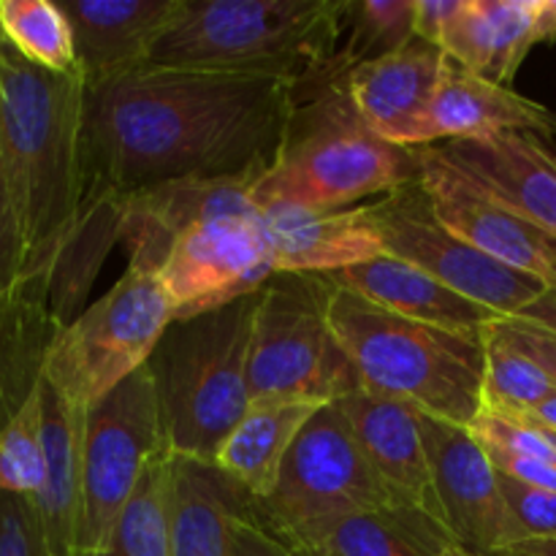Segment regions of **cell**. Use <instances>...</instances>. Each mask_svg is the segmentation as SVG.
<instances>
[{
  "instance_id": "1",
  "label": "cell",
  "mask_w": 556,
  "mask_h": 556,
  "mask_svg": "<svg viewBox=\"0 0 556 556\" xmlns=\"http://www.w3.org/2000/svg\"><path fill=\"white\" fill-rule=\"evenodd\" d=\"M288 76L139 68L85 81V199L177 179H250L275 163L296 112Z\"/></svg>"
},
{
  "instance_id": "2",
  "label": "cell",
  "mask_w": 556,
  "mask_h": 556,
  "mask_svg": "<svg viewBox=\"0 0 556 556\" xmlns=\"http://www.w3.org/2000/svg\"><path fill=\"white\" fill-rule=\"evenodd\" d=\"M81 117L85 76L33 65L0 36V155L25 250L20 296L38 291L79 223Z\"/></svg>"
},
{
  "instance_id": "3",
  "label": "cell",
  "mask_w": 556,
  "mask_h": 556,
  "mask_svg": "<svg viewBox=\"0 0 556 556\" xmlns=\"http://www.w3.org/2000/svg\"><path fill=\"white\" fill-rule=\"evenodd\" d=\"M348 0H182L144 65L334 81Z\"/></svg>"
},
{
  "instance_id": "4",
  "label": "cell",
  "mask_w": 556,
  "mask_h": 556,
  "mask_svg": "<svg viewBox=\"0 0 556 556\" xmlns=\"http://www.w3.org/2000/svg\"><path fill=\"white\" fill-rule=\"evenodd\" d=\"M416 150L394 147L353 112L342 81L304 85L275 163L250 182L255 206L353 210L416 182Z\"/></svg>"
},
{
  "instance_id": "5",
  "label": "cell",
  "mask_w": 556,
  "mask_h": 556,
  "mask_svg": "<svg viewBox=\"0 0 556 556\" xmlns=\"http://www.w3.org/2000/svg\"><path fill=\"white\" fill-rule=\"evenodd\" d=\"M329 318L367 391L459 427H470L481 416L483 331H454L402 318L334 282Z\"/></svg>"
},
{
  "instance_id": "6",
  "label": "cell",
  "mask_w": 556,
  "mask_h": 556,
  "mask_svg": "<svg viewBox=\"0 0 556 556\" xmlns=\"http://www.w3.org/2000/svg\"><path fill=\"white\" fill-rule=\"evenodd\" d=\"M258 293L172 320L147 362L168 451L215 462L250 410L248 364Z\"/></svg>"
},
{
  "instance_id": "7",
  "label": "cell",
  "mask_w": 556,
  "mask_h": 556,
  "mask_svg": "<svg viewBox=\"0 0 556 556\" xmlns=\"http://www.w3.org/2000/svg\"><path fill=\"white\" fill-rule=\"evenodd\" d=\"M324 275L275 271L258 291L250 340V405H334L362 391V378L329 318Z\"/></svg>"
},
{
  "instance_id": "8",
  "label": "cell",
  "mask_w": 556,
  "mask_h": 556,
  "mask_svg": "<svg viewBox=\"0 0 556 556\" xmlns=\"http://www.w3.org/2000/svg\"><path fill=\"white\" fill-rule=\"evenodd\" d=\"M391 505L405 503L369 465L340 407L324 405L288 451L271 492L253 503V516L315 554L331 527Z\"/></svg>"
},
{
  "instance_id": "9",
  "label": "cell",
  "mask_w": 556,
  "mask_h": 556,
  "mask_svg": "<svg viewBox=\"0 0 556 556\" xmlns=\"http://www.w3.org/2000/svg\"><path fill=\"white\" fill-rule=\"evenodd\" d=\"M174 320L157 271L128 266L106 296L49 337L38 375L76 407H90L147 367Z\"/></svg>"
},
{
  "instance_id": "10",
  "label": "cell",
  "mask_w": 556,
  "mask_h": 556,
  "mask_svg": "<svg viewBox=\"0 0 556 556\" xmlns=\"http://www.w3.org/2000/svg\"><path fill=\"white\" fill-rule=\"evenodd\" d=\"M172 454L150 372L139 369L85 413L76 554L103 546L152 459Z\"/></svg>"
},
{
  "instance_id": "11",
  "label": "cell",
  "mask_w": 556,
  "mask_h": 556,
  "mask_svg": "<svg viewBox=\"0 0 556 556\" xmlns=\"http://www.w3.org/2000/svg\"><path fill=\"white\" fill-rule=\"evenodd\" d=\"M367 212L378 226L386 255L418 266L500 318H516L548 291L538 277L500 264L451 233L434 217L418 179L383 199L369 201Z\"/></svg>"
},
{
  "instance_id": "12",
  "label": "cell",
  "mask_w": 556,
  "mask_h": 556,
  "mask_svg": "<svg viewBox=\"0 0 556 556\" xmlns=\"http://www.w3.org/2000/svg\"><path fill=\"white\" fill-rule=\"evenodd\" d=\"M275 275L264 217H210L185 228L168 248L157 280L172 302L174 320L212 313L253 296Z\"/></svg>"
},
{
  "instance_id": "13",
  "label": "cell",
  "mask_w": 556,
  "mask_h": 556,
  "mask_svg": "<svg viewBox=\"0 0 556 556\" xmlns=\"http://www.w3.org/2000/svg\"><path fill=\"white\" fill-rule=\"evenodd\" d=\"M418 185L434 217L489 258L525 271L556 291V242L462 172L438 147H416Z\"/></svg>"
},
{
  "instance_id": "14",
  "label": "cell",
  "mask_w": 556,
  "mask_h": 556,
  "mask_svg": "<svg viewBox=\"0 0 556 556\" xmlns=\"http://www.w3.org/2000/svg\"><path fill=\"white\" fill-rule=\"evenodd\" d=\"M434 494L445 530L472 556H497L519 543L508 505L500 492V472L483 445L459 424L416 410Z\"/></svg>"
},
{
  "instance_id": "15",
  "label": "cell",
  "mask_w": 556,
  "mask_h": 556,
  "mask_svg": "<svg viewBox=\"0 0 556 556\" xmlns=\"http://www.w3.org/2000/svg\"><path fill=\"white\" fill-rule=\"evenodd\" d=\"M445 52L413 38L407 47L353 68L342 79L353 112L380 139L416 150L424 144L427 117L438 96Z\"/></svg>"
},
{
  "instance_id": "16",
  "label": "cell",
  "mask_w": 556,
  "mask_h": 556,
  "mask_svg": "<svg viewBox=\"0 0 556 556\" xmlns=\"http://www.w3.org/2000/svg\"><path fill=\"white\" fill-rule=\"evenodd\" d=\"M250 179H177L119 199V237L128 266L157 271L174 239L210 217L258 215Z\"/></svg>"
},
{
  "instance_id": "17",
  "label": "cell",
  "mask_w": 556,
  "mask_h": 556,
  "mask_svg": "<svg viewBox=\"0 0 556 556\" xmlns=\"http://www.w3.org/2000/svg\"><path fill=\"white\" fill-rule=\"evenodd\" d=\"M556 41V0H462L440 49L470 74L510 87L532 47Z\"/></svg>"
},
{
  "instance_id": "18",
  "label": "cell",
  "mask_w": 556,
  "mask_h": 556,
  "mask_svg": "<svg viewBox=\"0 0 556 556\" xmlns=\"http://www.w3.org/2000/svg\"><path fill=\"white\" fill-rule=\"evenodd\" d=\"M434 147L556 242V147L543 136L494 134Z\"/></svg>"
},
{
  "instance_id": "19",
  "label": "cell",
  "mask_w": 556,
  "mask_h": 556,
  "mask_svg": "<svg viewBox=\"0 0 556 556\" xmlns=\"http://www.w3.org/2000/svg\"><path fill=\"white\" fill-rule=\"evenodd\" d=\"M334 405L351 424L358 445L364 448L375 472L386 481V486L405 505L443 521L416 407L391 400V396L372 394L367 389L356 391Z\"/></svg>"
},
{
  "instance_id": "20",
  "label": "cell",
  "mask_w": 556,
  "mask_h": 556,
  "mask_svg": "<svg viewBox=\"0 0 556 556\" xmlns=\"http://www.w3.org/2000/svg\"><path fill=\"white\" fill-rule=\"evenodd\" d=\"M275 271L334 275L386 255L367 204L340 212H309L299 206L261 210Z\"/></svg>"
},
{
  "instance_id": "21",
  "label": "cell",
  "mask_w": 556,
  "mask_h": 556,
  "mask_svg": "<svg viewBox=\"0 0 556 556\" xmlns=\"http://www.w3.org/2000/svg\"><path fill=\"white\" fill-rule=\"evenodd\" d=\"M253 503V494L215 462L172 454L166 497L172 556H231L233 525Z\"/></svg>"
},
{
  "instance_id": "22",
  "label": "cell",
  "mask_w": 556,
  "mask_h": 556,
  "mask_svg": "<svg viewBox=\"0 0 556 556\" xmlns=\"http://www.w3.org/2000/svg\"><path fill=\"white\" fill-rule=\"evenodd\" d=\"M494 134L556 136V112L543 103L481 79L445 58L438 96L427 117L424 144H445L459 139H481Z\"/></svg>"
},
{
  "instance_id": "23",
  "label": "cell",
  "mask_w": 556,
  "mask_h": 556,
  "mask_svg": "<svg viewBox=\"0 0 556 556\" xmlns=\"http://www.w3.org/2000/svg\"><path fill=\"white\" fill-rule=\"evenodd\" d=\"M179 5L182 0H63L85 81L144 65Z\"/></svg>"
},
{
  "instance_id": "24",
  "label": "cell",
  "mask_w": 556,
  "mask_h": 556,
  "mask_svg": "<svg viewBox=\"0 0 556 556\" xmlns=\"http://www.w3.org/2000/svg\"><path fill=\"white\" fill-rule=\"evenodd\" d=\"M337 288H348L356 296L421 324L443 326L454 331H483L500 318L483 304L462 296L454 288L443 286L418 266L394 255H380L367 264L324 275Z\"/></svg>"
},
{
  "instance_id": "25",
  "label": "cell",
  "mask_w": 556,
  "mask_h": 556,
  "mask_svg": "<svg viewBox=\"0 0 556 556\" xmlns=\"http://www.w3.org/2000/svg\"><path fill=\"white\" fill-rule=\"evenodd\" d=\"M43 410V456L47 478L33 497L41 516L52 556H76V532L81 514V445L85 407L71 405L38 375Z\"/></svg>"
},
{
  "instance_id": "26",
  "label": "cell",
  "mask_w": 556,
  "mask_h": 556,
  "mask_svg": "<svg viewBox=\"0 0 556 556\" xmlns=\"http://www.w3.org/2000/svg\"><path fill=\"white\" fill-rule=\"evenodd\" d=\"M119 237L117 195H90L81 206L79 223L60 248L52 269L36 291V304L52 324V337L81 315V302L90 293L92 280L109 250Z\"/></svg>"
},
{
  "instance_id": "27",
  "label": "cell",
  "mask_w": 556,
  "mask_h": 556,
  "mask_svg": "<svg viewBox=\"0 0 556 556\" xmlns=\"http://www.w3.org/2000/svg\"><path fill=\"white\" fill-rule=\"evenodd\" d=\"M320 407L324 405L309 402L250 405L242 421L223 443L220 454L215 456V465L237 478L255 500H264L280 476L288 451Z\"/></svg>"
},
{
  "instance_id": "28",
  "label": "cell",
  "mask_w": 556,
  "mask_h": 556,
  "mask_svg": "<svg viewBox=\"0 0 556 556\" xmlns=\"http://www.w3.org/2000/svg\"><path fill=\"white\" fill-rule=\"evenodd\" d=\"M454 538L443 521L410 505L364 510L331 527L318 556H445Z\"/></svg>"
},
{
  "instance_id": "29",
  "label": "cell",
  "mask_w": 556,
  "mask_h": 556,
  "mask_svg": "<svg viewBox=\"0 0 556 556\" xmlns=\"http://www.w3.org/2000/svg\"><path fill=\"white\" fill-rule=\"evenodd\" d=\"M413 38L416 0H348L331 76L342 81L353 68L407 47Z\"/></svg>"
},
{
  "instance_id": "30",
  "label": "cell",
  "mask_w": 556,
  "mask_h": 556,
  "mask_svg": "<svg viewBox=\"0 0 556 556\" xmlns=\"http://www.w3.org/2000/svg\"><path fill=\"white\" fill-rule=\"evenodd\" d=\"M0 36L33 65L79 74L68 16L52 0H0Z\"/></svg>"
},
{
  "instance_id": "31",
  "label": "cell",
  "mask_w": 556,
  "mask_h": 556,
  "mask_svg": "<svg viewBox=\"0 0 556 556\" xmlns=\"http://www.w3.org/2000/svg\"><path fill=\"white\" fill-rule=\"evenodd\" d=\"M168 462L172 454L150 462L106 543L76 556H172L166 519Z\"/></svg>"
},
{
  "instance_id": "32",
  "label": "cell",
  "mask_w": 556,
  "mask_h": 556,
  "mask_svg": "<svg viewBox=\"0 0 556 556\" xmlns=\"http://www.w3.org/2000/svg\"><path fill=\"white\" fill-rule=\"evenodd\" d=\"M47 478L41 386H30L9 421L0 427V492L36 497Z\"/></svg>"
},
{
  "instance_id": "33",
  "label": "cell",
  "mask_w": 556,
  "mask_h": 556,
  "mask_svg": "<svg viewBox=\"0 0 556 556\" xmlns=\"http://www.w3.org/2000/svg\"><path fill=\"white\" fill-rule=\"evenodd\" d=\"M486 337V369H483V410L519 413L532 410L546 396L554 394V383L543 375L535 362L510 348L492 329Z\"/></svg>"
},
{
  "instance_id": "34",
  "label": "cell",
  "mask_w": 556,
  "mask_h": 556,
  "mask_svg": "<svg viewBox=\"0 0 556 556\" xmlns=\"http://www.w3.org/2000/svg\"><path fill=\"white\" fill-rule=\"evenodd\" d=\"M500 492L508 505L519 543L556 538V492L527 486V483L514 481L508 476H500Z\"/></svg>"
},
{
  "instance_id": "35",
  "label": "cell",
  "mask_w": 556,
  "mask_h": 556,
  "mask_svg": "<svg viewBox=\"0 0 556 556\" xmlns=\"http://www.w3.org/2000/svg\"><path fill=\"white\" fill-rule=\"evenodd\" d=\"M467 429H470L472 438L486 451L556 462V445L548 440V434L543 429L530 427V424L510 421V418L497 416L492 410H481V416Z\"/></svg>"
},
{
  "instance_id": "36",
  "label": "cell",
  "mask_w": 556,
  "mask_h": 556,
  "mask_svg": "<svg viewBox=\"0 0 556 556\" xmlns=\"http://www.w3.org/2000/svg\"><path fill=\"white\" fill-rule=\"evenodd\" d=\"M0 556H52L33 497L0 492Z\"/></svg>"
},
{
  "instance_id": "37",
  "label": "cell",
  "mask_w": 556,
  "mask_h": 556,
  "mask_svg": "<svg viewBox=\"0 0 556 556\" xmlns=\"http://www.w3.org/2000/svg\"><path fill=\"white\" fill-rule=\"evenodd\" d=\"M22 269H25V250H22L20 223L5 182L3 155H0V304L20 296Z\"/></svg>"
},
{
  "instance_id": "38",
  "label": "cell",
  "mask_w": 556,
  "mask_h": 556,
  "mask_svg": "<svg viewBox=\"0 0 556 556\" xmlns=\"http://www.w3.org/2000/svg\"><path fill=\"white\" fill-rule=\"evenodd\" d=\"M489 329L543 369L556 389V331L525 318H497Z\"/></svg>"
},
{
  "instance_id": "39",
  "label": "cell",
  "mask_w": 556,
  "mask_h": 556,
  "mask_svg": "<svg viewBox=\"0 0 556 556\" xmlns=\"http://www.w3.org/2000/svg\"><path fill=\"white\" fill-rule=\"evenodd\" d=\"M231 556H315L313 552L293 546L282 535L258 521L253 516V508L237 519L231 532Z\"/></svg>"
},
{
  "instance_id": "40",
  "label": "cell",
  "mask_w": 556,
  "mask_h": 556,
  "mask_svg": "<svg viewBox=\"0 0 556 556\" xmlns=\"http://www.w3.org/2000/svg\"><path fill=\"white\" fill-rule=\"evenodd\" d=\"M462 0H416V38L440 47L448 22L459 11Z\"/></svg>"
},
{
  "instance_id": "41",
  "label": "cell",
  "mask_w": 556,
  "mask_h": 556,
  "mask_svg": "<svg viewBox=\"0 0 556 556\" xmlns=\"http://www.w3.org/2000/svg\"><path fill=\"white\" fill-rule=\"evenodd\" d=\"M497 416L510 418V421H521L530 424V427L543 429V432H554L556 434V391L552 396L535 405L532 410H519V413H497Z\"/></svg>"
},
{
  "instance_id": "42",
  "label": "cell",
  "mask_w": 556,
  "mask_h": 556,
  "mask_svg": "<svg viewBox=\"0 0 556 556\" xmlns=\"http://www.w3.org/2000/svg\"><path fill=\"white\" fill-rule=\"evenodd\" d=\"M516 318L532 320V324H541L546 326V329L556 331V291L543 293L535 304H530V307H527L521 315H516Z\"/></svg>"
},
{
  "instance_id": "43",
  "label": "cell",
  "mask_w": 556,
  "mask_h": 556,
  "mask_svg": "<svg viewBox=\"0 0 556 556\" xmlns=\"http://www.w3.org/2000/svg\"><path fill=\"white\" fill-rule=\"evenodd\" d=\"M497 556H556V538H552V541L519 543V546L508 548V552H503Z\"/></svg>"
},
{
  "instance_id": "44",
  "label": "cell",
  "mask_w": 556,
  "mask_h": 556,
  "mask_svg": "<svg viewBox=\"0 0 556 556\" xmlns=\"http://www.w3.org/2000/svg\"><path fill=\"white\" fill-rule=\"evenodd\" d=\"M445 556H472L470 552H465V548L459 546V543H454V546L448 548V552H445Z\"/></svg>"
},
{
  "instance_id": "45",
  "label": "cell",
  "mask_w": 556,
  "mask_h": 556,
  "mask_svg": "<svg viewBox=\"0 0 556 556\" xmlns=\"http://www.w3.org/2000/svg\"><path fill=\"white\" fill-rule=\"evenodd\" d=\"M546 434H548V440H552V443L556 445V434L554 432H546Z\"/></svg>"
}]
</instances>
